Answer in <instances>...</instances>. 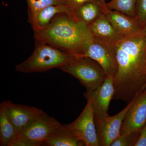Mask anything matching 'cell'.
Wrapping results in <instances>:
<instances>
[{
	"mask_svg": "<svg viewBox=\"0 0 146 146\" xmlns=\"http://www.w3.org/2000/svg\"><path fill=\"white\" fill-rule=\"evenodd\" d=\"M134 146H146V123L141 129L139 138Z\"/></svg>",
	"mask_w": 146,
	"mask_h": 146,
	"instance_id": "23",
	"label": "cell"
},
{
	"mask_svg": "<svg viewBox=\"0 0 146 146\" xmlns=\"http://www.w3.org/2000/svg\"><path fill=\"white\" fill-rule=\"evenodd\" d=\"M63 13H67L76 19L74 11L70 7L57 5L49 6L43 9L29 22L34 31H37L46 28L56 16Z\"/></svg>",
	"mask_w": 146,
	"mask_h": 146,
	"instance_id": "13",
	"label": "cell"
},
{
	"mask_svg": "<svg viewBox=\"0 0 146 146\" xmlns=\"http://www.w3.org/2000/svg\"><path fill=\"white\" fill-rule=\"evenodd\" d=\"M87 27L94 38L110 44H115L125 37L117 32L104 13Z\"/></svg>",
	"mask_w": 146,
	"mask_h": 146,
	"instance_id": "14",
	"label": "cell"
},
{
	"mask_svg": "<svg viewBox=\"0 0 146 146\" xmlns=\"http://www.w3.org/2000/svg\"><path fill=\"white\" fill-rule=\"evenodd\" d=\"M34 32L35 42L76 56L81 55L84 45L92 36L86 26L67 13L58 15L46 28Z\"/></svg>",
	"mask_w": 146,
	"mask_h": 146,
	"instance_id": "2",
	"label": "cell"
},
{
	"mask_svg": "<svg viewBox=\"0 0 146 146\" xmlns=\"http://www.w3.org/2000/svg\"><path fill=\"white\" fill-rule=\"evenodd\" d=\"M141 131L120 134L113 141L111 146H134L140 136Z\"/></svg>",
	"mask_w": 146,
	"mask_h": 146,
	"instance_id": "20",
	"label": "cell"
},
{
	"mask_svg": "<svg viewBox=\"0 0 146 146\" xmlns=\"http://www.w3.org/2000/svg\"><path fill=\"white\" fill-rule=\"evenodd\" d=\"M62 125L55 118L44 112L34 123L19 135L18 138L26 139L40 146Z\"/></svg>",
	"mask_w": 146,
	"mask_h": 146,
	"instance_id": "10",
	"label": "cell"
},
{
	"mask_svg": "<svg viewBox=\"0 0 146 146\" xmlns=\"http://www.w3.org/2000/svg\"><path fill=\"white\" fill-rule=\"evenodd\" d=\"M2 103L7 116L16 129L18 136L44 112L36 107L15 104L9 100L3 102Z\"/></svg>",
	"mask_w": 146,
	"mask_h": 146,
	"instance_id": "9",
	"label": "cell"
},
{
	"mask_svg": "<svg viewBox=\"0 0 146 146\" xmlns=\"http://www.w3.org/2000/svg\"><path fill=\"white\" fill-rule=\"evenodd\" d=\"M94 0H65V3L74 11L76 9L84 3Z\"/></svg>",
	"mask_w": 146,
	"mask_h": 146,
	"instance_id": "22",
	"label": "cell"
},
{
	"mask_svg": "<svg viewBox=\"0 0 146 146\" xmlns=\"http://www.w3.org/2000/svg\"><path fill=\"white\" fill-rule=\"evenodd\" d=\"M42 144L50 146H85L82 141L74 136L64 125L49 136Z\"/></svg>",
	"mask_w": 146,
	"mask_h": 146,
	"instance_id": "16",
	"label": "cell"
},
{
	"mask_svg": "<svg viewBox=\"0 0 146 146\" xmlns=\"http://www.w3.org/2000/svg\"><path fill=\"white\" fill-rule=\"evenodd\" d=\"M103 5L96 0L84 3L74 10L76 18L88 27L103 14Z\"/></svg>",
	"mask_w": 146,
	"mask_h": 146,
	"instance_id": "15",
	"label": "cell"
},
{
	"mask_svg": "<svg viewBox=\"0 0 146 146\" xmlns=\"http://www.w3.org/2000/svg\"><path fill=\"white\" fill-rule=\"evenodd\" d=\"M115 94L114 77L107 76L100 86L93 90H86L84 96L91 100L94 119L108 117V111L111 100Z\"/></svg>",
	"mask_w": 146,
	"mask_h": 146,
	"instance_id": "8",
	"label": "cell"
},
{
	"mask_svg": "<svg viewBox=\"0 0 146 146\" xmlns=\"http://www.w3.org/2000/svg\"><path fill=\"white\" fill-rule=\"evenodd\" d=\"M115 47L117 70L112 100L129 104L146 87V34L125 37Z\"/></svg>",
	"mask_w": 146,
	"mask_h": 146,
	"instance_id": "1",
	"label": "cell"
},
{
	"mask_svg": "<svg viewBox=\"0 0 146 146\" xmlns=\"http://www.w3.org/2000/svg\"><path fill=\"white\" fill-rule=\"evenodd\" d=\"M136 1L137 0H112L106 3V6L110 10L116 11L135 18Z\"/></svg>",
	"mask_w": 146,
	"mask_h": 146,
	"instance_id": "18",
	"label": "cell"
},
{
	"mask_svg": "<svg viewBox=\"0 0 146 146\" xmlns=\"http://www.w3.org/2000/svg\"><path fill=\"white\" fill-rule=\"evenodd\" d=\"M135 18L143 29L146 25V0H137Z\"/></svg>",
	"mask_w": 146,
	"mask_h": 146,
	"instance_id": "21",
	"label": "cell"
},
{
	"mask_svg": "<svg viewBox=\"0 0 146 146\" xmlns=\"http://www.w3.org/2000/svg\"><path fill=\"white\" fill-rule=\"evenodd\" d=\"M102 10L115 30L122 36L126 37L144 33L135 18L116 11L110 10L106 4L103 6Z\"/></svg>",
	"mask_w": 146,
	"mask_h": 146,
	"instance_id": "12",
	"label": "cell"
},
{
	"mask_svg": "<svg viewBox=\"0 0 146 146\" xmlns=\"http://www.w3.org/2000/svg\"><path fill=\"white\" fill-rule=\"evenodd\" d=\"M58 69L77 79L86 90L97 89L107 76L97 61L86 56H74L70 61Z\"/></svg>",
	"mask_w": 146,
	"mask_h": 146,
	"instance_id": "4",
	"label": "cell"
},
{
	"mask_svg": "<svg viewBox=\"0 0 146 146\" xmlns=\"http://www.w3.org/2000/svg\"><path fill=\"white\" fill-rule=\"evenodd\" d=\"M146 123V87L138 95L122 124L120 134L141 131Z\"/></svg>",
	"mask_w": 146,
	"mask_h": 146,
	"instance_id": "11",
	"label": "cell"
},
{
	"mask_svg": "<svg viewBox=\"0 0 146 146\" xmlns=\"http://www.w3.org/2000/svg\"></svg>",
	"mask_w": 146,
	"mask_h": 146,
	"instance_id": "26",
	"label": "cell"
},
{
	"mask_svg": "<svg viewBox=\"0 0 146 146\" xmlns=\"http://www.w3.org/2000/svg\"><path fill=\"white\" fill-rule=\"evenodd\" d=\"M28 5L29 21L43 9L52 5H66L65 0H26ZM68 6V5H67Z\"/></svg>",
	"mask_w": 146,
	"mask_h": 146,
	"instance_id": "19",
	"label": "cell"
},
{
	"mask_svg": "<svg viewBox=\"0 0 146 146\" xmlns=\"http://www.w3.org/2000/svg\"><path fill=\"white\" fill-rule=\"evenodd\" d=\"M86 100L87 103L77 119L64 125L85 146H100L91 101Z\"/></svg>",
	"mask_w": 146,
	"mask_h": 146,
	"instance_id": "6",
	"label": "cell"
},
{
	"mask_svg": "<svg viewBox=\"0 0 146 146\" xmlns=\"http://www.w3.org/2000/svg\"><path fill=\"white\" fill-rule=\"evenodd\" d=\"M143 32L144 33H146V25L143 28Z\"/></svg>",
	"mask_w": 146,
	"mask_h": 146,
	"instance_id": "25",
	"label": "cell"
},
{
	"mask_svg": "<svg viewBox=\"0 0 146 146\" xmlns=\"http://www.w3.org/2000/svg\"><path fill=\"white\" fill-rule=\"evenodd\" d=\"M138 96L128 104V105L124 109L115 116L95 119L100 146H111L113 141L119 136L123 121Z\"/></svg>",
	"mask_w": 146,
	"mask_h": 146,
	"instance_id": "7",
	"label": "cell"
},
{
	"mask_svg": "<svg viewBox=\"0 0 146 146\" xmlns=\"http://www.w3.org/2000/svg\"><path fill=\"white\" fill-rule=\"evenodd\" d=\"M96 1L99 2L101 3L103 5H105L106 3V2L105 0H96Z\"/></svg>",
	"mask_w": 146,
	"mask_h": 146,
	"instance_id": "24",
	"label": "cell"
},
{
	"mask_svg": "<svg viewBox=\"0 0 146 146\" xmlns=\"http://www.w3.org/2000/svg\"><path fill=\"white\" fill-rule=\"evenodd\" d=\"M18 137L16 129L6 114L3 104L0 105V145L12 146Z\"/></svg>",
	"mask_w": 146,
	"mask_h": 146,
	"instance_id": "17",
	"label": "cell"
},
{
	"mask_svg": "<svg viewBox=\"0 0 146 146\" xmlns=\"http://www.w3.org/2000/svg\"><path fill=\"white\" fill-rule=\"evenodd\" d=\"M115 44L101 41L92 36L84 45L81 55L78 56L91 58L102 66L107 76L114 78L117 70Z\"/></svg>",
	"mask_w": 146,
	"mask_h": 146,
	"instance_id": "5",
	"label": "cell"
},
{
	"mask_svg": "<svg viewBox=\"0 0 146 146\" xmlns=\"http://www.w3.org/2000/svg\"><path fill=\"white\" fill-rule=\"evenodd\" d=\"M73 56L50 45L35 42L32 54L15 69L23 73L44 72L53 68L58 69L70 61Z\"/></svg>",
	"mask_w": 146,
	"mask_h": 146,
	"instance_id": "3",
	"label": "cell"
}]
</instances>
